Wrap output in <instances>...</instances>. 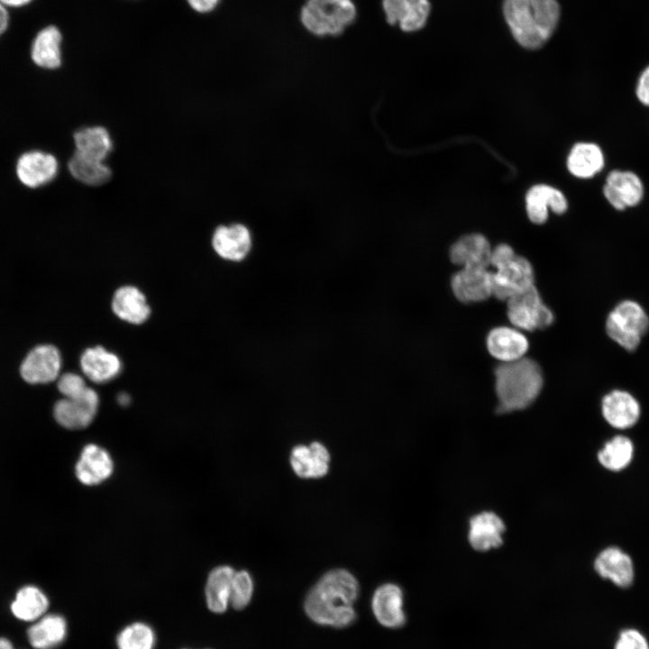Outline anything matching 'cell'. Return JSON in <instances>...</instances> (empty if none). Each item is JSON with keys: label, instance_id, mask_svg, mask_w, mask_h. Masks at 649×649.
I'll list each match as a JSON object with an SVG mask.
<instances>
[{"label": "cell", "instance_id": "cell-10", "mask_svg": "<svg viewBox=\"0 0 649 649\" xmlns=\"http://www.w3.org/2000/svg\"><path fill=\"white\" fill-rule=\"evenodd\" d=\"M59 163L55 156L41 151L23 153L16 162L15 172L25 187L36 188L50 182L58 173Z\"/></svg>", "mask_w": 649, "mask_h": 649}, {"label": "cell", "instance_id": "cell-42", "mask_svg": "<svg viewBox=\"0 0 649 649\" xmlns=\"http://www.w3.org/2000/svg\"><path fill=\"white\" fill-rule=\"evenodd\" d=\"M189 5L198 13H207L212 11L219 0H187Z\"/></svg>", "mask_w": 649, "mask_h": 649}, {"label": "cell", "instance_id": "cell-14", "mask_svg": "<svg viewBox=\"0 0 649 649\" xmlns=\"http://www.w3.org/2000/svg\"><path fill=\"white\" fill-rule=\"evenodd\" d=\"M594 569L601 578L620 588L631 586L635 579L632 558L617 546L603 549L594 561Z\"/></svg>", "mask_w": 649, "mask_h": 649}, {"label": "cell", "instance_id": "cell-34", "mask_svg": "<svg viewBox=\"0 0 649 649\" xmlns=\"http://www.w3.org/2000/svg\"><path fill=\"white\" fill-rule=\"evenodd\" d=\"M430 10L429 0H406L399 28L405 32L421 30L426 23Z\"/></svg>", "mask_w": 649, "mask_h": 649}, {"label": "cell", "instance_id": "cell-15", "mask_svg": "<svg viewBox=\"0 0 649 649\" xmlns=\"http://www.w3.org/2000/svg\"><path fill=\"white\" fill-rule=\"evenodd\" d=\"M403 591L394 583L379 586L371 599L372 612L378 622L388 628H398L406 623Z\"/></svg>", "mask_w": 649, "mask_h": 649}, {"label": "cell", "instance_id": "cell-24", "mask_svg": "<svg viewBox=\"0 0 649 649\" xmlns=\"http://www.w3.org/2000/svg\"><path fill=\"white\" fill-rule=\"evenodd\" d=\"M112 309L119 318L134 324H142L151 314L145 296L132 286H124L115 291Z\"/></svg>", "mask_w": 649, "mask_h": 649}, {"label": "cell", "instance_id": "cell-37", "mask_svg": "<svg viewBox=\"0 0 649 649\" xmlns=\"http://www.w3.org/2000/svg\"><path fill=\"white\" fill-rule=\"evenodd\" d=\"M58 389L64 398H76L88 388L84 379L76 373H65L58 378Z\"/></svg>", "mask_w": 649, "mask_h": 649}, {"label": "cell", "instance_id": "cell-7", "mask_svg": "<svg viewBox=\"0 0 649 649\" xmlns=\"http://www.w3.org/2000/svg\"><path fill=\"white\" fill-rule=\"evenodd\" d=\"M61 363L60 352L54 345H37L23 360L20 375L29 384H47L59 377Z\"/></svg>", "mask_w": 649, "mask_h": 649}, {"label": "cell", "instance_id": "cell-5", "mask_svg": "<svg viewBox=\"0 0 649 649\" xmlns=\"http://www.w3.org/2000/svg\"><path fill=\"white\" fill-rule=\"evenodd\" d=\"M507 316L512 324L527 331L545 328L553 321L552 311L543 304L534 285L507 300Z\"/></svg>", "mask_w": 649, "mask_h": 649}, {"label": "cell", "instance_id": "cell-47", "mask_svg": "<svg viewBox=\"0 0 649 649\" xmlns=\"http://www.w3.org/2000/svg\"><path fill=\"white\" fill-rule=\"evenodd\" d=\"M183 649H187V648H183Z\"/></svg>", "mask_w": 649, "mask_h": 649}, {"label": "cell", "instance_id": "cell-26", "mask_svg": "<svg viewBox=\"0 0 649 649\" xmlns=\"http://www.w3.org/2000/svg\"><path fill=\"white\" fill-rule=\"evenodd\" d=\"M61 33L50 25L38 32L32 45L31 56L33 62L43 69H54L61 64Z\"/></svg>", "mask_w": 649, "mask_h": 649}, {"label": "cell", "instance_id": "cell-21", "mask_svg": "<svg viewBox=\"0 0 649 649\" xmlns=\"http://www.w3.org/2000/svg\"><path fill=\"white\" fill-rule=\"evenodd\" d=\"M566 165L572 176L582 179L590 178L603 169L605 155L594 142H578L571 149Z\"/></svg>", "mask_w": 649, "mask_h": 649}, {"label": "cell", "instance_id": "cell-44", "mask_svg": "<svg viewBox=\"0 0 649 649\" xmlns=\"http://www.w3.org/2000/svg\"><path fill=\"white\" fill-rule=\"evenodd\" d=\"M32 0H0V3L5 6L18 7L24 5Z\"/></svg>", "mask_w": 649, "mask_h": 649}, {"label": "cell", "instance_id": "cell-40", "mask_svg": "<svg viewBox=\"0 0 649 649\" xmlns=\"http://www.w3.org/2000/svg\"><path fill=\"white\" fill-rule=\"evenodd\" d=\"M516 256L511 246L506 243L497 245L491 250L490 265L496 269L508 262Z\"/></svg>", "mask_w": 649, "mask_h": 649}, {"label": "cell", "instance_id": "cell-13", "mask_svg": "<svg viewBox=\"0 0 649 649\" xmlns=\"http://www.w3.org/2000/svg\"><path fill=\"white\" fill-rule=\"evenodd\" d=\"M212 246L221 258L230 261H241L251 250V235L249 229L242 224L220 225L214 232Z\"/></svg>", "mask_w": 649, "mask_h": 649}, {"label": "cell", "instance_id": "cell-6", "mask_svg": "<svg viewBox=\"0 0 649 649\" xmlns=\"http://www.w3.org/2000/svg\"><path fill=\"white\" fill-rule=\"evenodd\" d=\"M602 192L614 209L624 211L643 201L644 187L641 178L634 171L613 169L606 177Z\"/></svg>", "mask_w": 649, "mask_h": 649}, {"label": "cell", "instance_id": "cell-19", "mask_svg": "<svg viewBox=\"0 0 649 649\" xmlns=\"http://www.w3.org/2000/svg\"><path fill=\"white\" fill-rule=\"evenodd\" d=\"M330 455L327 449L318 442L309 446L297 445L290 454V463L296 474L301 478H319L329 469Z\"/></svg>", "mask_w": 649, "mask_h": 649}, {"label": "cell", "instance_id": "cell-39", "mask_svg": "<svg viewBox=\"0 0 649 649\" xmlns=\"http://www.w3.org/2000/svg\"><path fill=\"white\" fill-rule=\"evenodd\" d=\"M406 0H382V10L387 23L390 25H398L404 14Z\"/></svg>", "mask_w": 649, "mask_h": 649}, {"label": "cell", "instance_id": "cell-41", "mask_svg": "<svg viewBox=\"0 0 649 649\" xmlns=\"http://www.w3.org/2000/svg\"><path fill=\"white\" fill-rule=\"evenodd\" d=\"M635 96L643 105L649 107V65L643 69L637 78Z\"/></svg>", "mask_w": 649, "mask_h": 649}, {"label": "cell", "instance_id": "cell-2", "mask_svg": "<svg viewBox=\"0 0 649 649\" xmlns=\"http://www.w3.org/2000/svg\"><path fill=\"white\" fill-rule=\"evenodd\" d=\"M503 14L515 40L524 48L542 47L560 18L556 0H504Z\"/></svg>", "mask_w": 649, "mask_h": 649}, {"label": "cell", "instance_id": "cell-9", "mask_svg": "<svg viewBox=\"0 0 649 649\" xmlns=\"http://www.w3.org/2000/svg\"><path fill=\"white\" fill-rule=\"evenodd\" d=\"M534 285V271L530 262L516 255L491 273L492 295L501 300H508L523 289Z\"/></svg>", "mask_w": 649, "mask_h": 649}, {"label": "cell", "instance_id": "cell-32", "mask_svg": "<svg viewBox=\"0 0 649 649\" xmlns=\"http://www.w3.org/2000/svg\"><path fill=\"white\" fill-rule=\"evenodd\" d=\"M608 315L624 329L641 337L649 330V317L644 307L635 300L619 302Z\"/></svg>", "mask_w": 649, "mask_h": 649}, {"label": "cell", "instance_id": "cell-31", "mask_svg": "<svg viewBox=\"0 0 649 649\" xmlns=\"http://www.w3.org/2000/svg\"><path fill=\"white\" fill-rule=\"evenodd\" d=\"M48 607V598L41 590L34 586H25L17 592L11 609L17 618L32 621L42 616Z\"/></svg>", "mask_w": 649, "mask_h": 649}, {"label": "cell", "instance_id": "cell-46", "mask_svg": "<svg viewBox=\"0 0 649 649\" xmlns=\"http://www.w3.org/2000/svg\"><path fill=\"white\" fill-rule=\"evenodd\" d=\"M118 402L123 406L127 405L130 402V398L125 394H122L118 398Z\"/></svg>", "mask_w": 649, "mask_h": 649}, {"label": "cell", "instance_id": "cell-16", "mask_svg": "<svg viewBox=\"0 0 649 649\" xmlns=\"http://www.w3.org/2000/svg\"><path fill=\"white\" fill-rule=\"evenodd\" d=\"M526 209L532 223L542 224L548 218L549 209L562 215L568 209V202L561 190L549 185L537 184L530 187L526 195Z\"/></svg>", "mask_w": 649, "mask_h": 649}, {"label": "cell", "instance_id": "cell-29", "mask_svg": "<svg viewBox=\"0 0 649 649\" xmlns=\"http://www.w3.org/2000/svg\"><path fill=\"white\" fill-rule=\"evenodd\" d=\"M635 453L632 440L622 434L613 436L598 452V461L608 471L617 472L631 463Z\"/></svg>", "mask_w": 649, "mask_h": 649}, {"label": "cell", "instance_id": "cell-36", "mask_svg": "<svg viewBox=\"0 0 649 649\" xmlns=\"http://www.w3.org/2000/svg\"><path fill=\"white\" fill-rule=\"evenodd\" d=\"M606 332L609 338L628 352L637 349L642 337L619 326L611 317L606 319Z\"/></svg>", "mask_w": 649, "mask_h": 649}, {"label": "cell", "instance_id": "cell-4", "mask_svg": "<svg viewBox=\"0 0 649 649\" xmlns=\"http://www.w3.org/2000/svg\"><path fill=\"white\" fill-rule=\"evenodd\" d=\"M356 16L352 0H306L299 14L304 28L319 37L341 35Z\"/></svg>", "mask_w": 649, "mask_h": 649}, {"label": "cell", "instance_id": "cell-33", "mask_svg": "<svg viewBox=\"0 0 649 649\" xmlns=\"http://www.w3.org/2000/svg\"><path fill=\"white\" fill-rule=\"evenodd\" d=\"M156 635L144 622H133L124 626L116 636L117 649H154Z\"/></svg>", "mask_w": 649, "mask_h": 649}, {"label": "cell", "instance_id": "cell-43", "mask_svg": "<svg viewBox=\"0 0 649 649\" xmlns=\"http://www.w3.org/2000/svg\"><path fill=\"white\" fill-rule=\"evenodd\" d=\"M8 13L5 5L0 3V35L6 30L8 26Z\"/></svg>", "mask_w": 649, "mask_h": 649}, {"label": "cell", "instance_id": "cell-12", "mask_svg": "<svg viewBox=\"0 0 649 649\" xmlns=\"http://www.w3.org/2000/svg\"><path fill=\"white\" fill-rule=\"evenodd\" d=\"M451 287L461 302L485 300L492 295L491 272L482 267H462L452 277Z\"/></svg>", "mask_w": 649, "mask_h": 649}, {"label": "cell", "instance_id": "cell-22", "mask_svg": "<svg viewBox=\"0 0 649 649\" xmlns=\"http://www.w3.org/2000/svg\"><path fill=\"white\" fill-rule=\"evenodd\" d=\"M80 366L84 374L96 383L113 379L122 367L119 358L102 346L87 349L80 357Z\"/></svg>", "mask_w": 649, "mask_h": 649}, {"label": "cell", "instance_id": "cell-1", "mask_svg": "<svg viewBox=\"0 0 649 649\" xmlns=\"http://www.w3.org/2000/svg\"><path fill=\"white\" fill-rule=\"evenodd\" d=\"M359 591V583L350 571L332 570L322 576L306 595L305 612L318 625L347 627L356 619L352 605Z\"/></svg>", "mask_w": 649, "mask_h": 649}, {"label": "cell", "instance_id": "cell-25", "mask_svg": "<svg viewBox=\"0 0 649 649\" xmlns=\"http://www.w3.org/2000/svg\"><path fill=\"white\" fill-rule=\"evenodd\" d=\"M234 570L227 565L218 566L211 571L205 588L206 603L208 609L216 614L226 611L230 606L232 580Z\"/></svg>", "mask_w": 649, "mask_h": 649}, {"label": "cell", "instance_id": "cell-35", "mask_svg": "<svg viewBox=\"0 0 649 649\" xmlns=\"http://www.w3.org/2000/svg\"><path fill=\"white\" fill-rule=\"evenodd\" d=\"M253 593V582L250 573L244 570L235 571L232 580L230 606L241 610L248 606Z\"/></svg>", "mask_w": 649, "mask_h": 649}, {"label": "cell", "instance_id": "cell-38", "mask_svg": "<svg viewBox=\"0 0 649 649\" xmlns=\"http://www.w3.org/2000/svg\"><path fill=\"white\" fill-rule=\"evenodd\" d=\"M615 649H649V644L639 631L626 629L620 633Z\"/></svg>", "mask_w": 649, "mask_h": 649}, {"label": "cell", "instance_id": "cell-45", "mask_svg": "<svg viewBox=\"0 0 649 649\" xmlns=\"http://www.w3.org/2000/svg\"><path fill=\"white\" fill-rule=\"evenodd\" d=\"M0 649H14L9 640L0 638Z\"/></svg>", "mask_w": 649, "mask_h": 649}, {"label": "cell", "instance_id": "cell-28", "mask_svg": "<svg viewBox=\"0 0 649 649\" xmlns=\"http://www.w3.org/2000/svg\"><path fill=\"white\" fill-rule=\"evenodd\" d=\"M76 152L104 161L112 151L113 142L109 132L103 126H89L74 133Z\"/></svg>", "mask_w": 649, "mask_h": 649}, {"label": "cell", "instance_id": "cell-27", "mask_svg": "<svg viewBox=\"0 0 649 649\" xmlns=\"http://www.w3.org/2000/svg\"><path fill=\"white\" fill-rule=\"evenodd\" d=\"M67 623L57 614L44 616L28 629V639L36 649H54L66 638Z\"/></svg>", "mask_w": 649, "mask_h": 649}, {"label": "cell", "instance_id": "cell-18", "mask_svg": "<svg viewBox=\"0 0 649 649\" xmlns=\"http://www.w3.org/2000/svg\"><path fill=\"white\" fill-rule=\"evenodd\" d=\"M491 248L487 238L480 233L462 236L450 248V259L462 267L488 268Z\"/></svg>", "mask_w": 649, "mask_h": 649}, {"label": "cell", "instance_id": "cell-11", "mask_svg": "<svg viewBox=\"0 0 649 649\" xmlns=\"http://www.w3.org/2000/svg\"><path fill=\"white\" fill-rule=\"evenodd\" d=\"M601 413L610 426L626 430L633 427L640 419L641 406L630 392L613 389L603 397Z\"/></svg>", "mask_w": 649, "mask_h": 649}, {"label": "cell", "instance_id": "cell-23", "mask_svg": "<svg viewBox=\"0 0 649 649\" xmlns=\"http://www.w3.org/2000/svg\"><path fill=\"white\" fill-rule=\"evenodd\" d=\"M505 526L502 520L492 512H483L470 521L469 541L478 551H487L498 547L502 544Z\"/></svg>", "mask_w": 649, "mask_h": 649}, {"label": "cell", "instance_id": "cell-20", "mask_svg": "<svg viewBox=\"0 0 649 649\" xmlns=\"http://www.w3.org/2000/svg\"><path fill=\"white\" fill-rule=\"evenodd\" d=\"M487 348L493 357L507 362L523 358L528 349V342L519 331L500 326L489 333Z\"/></svg>", "mask_w": 649, "mask_h": 649}, {"label": "cell", "instance_id": "cell-8", "mask_svg": "<svg viewBox=\"0 0 649 649\" xmlns=\"http://www.w3.org/2000/svg\"><path fill=\"white\" fill-rule=\"evenodd\" d=\"M98 406V395L94 389L87 388L78 397L64 398L57 401L53 407V416L61 426L70 430H78L92 423L97 413Z\"/></svg>", "mask_w": 649, "mask_h": 649}, {"label": "cell", "instance_id": "cell-17", "mask_svg": "<svg viewBox=\"0 0 649 649\" xmlns=\"http://www.w3.org/2000/svg\"><path fill=\"white\" fill-rule=\"evenodd\" d=\"M114 471V462L108 452L94 443L86 445L75 467L78 480L93 486L107 480Z\"/></svg>", "mask_w": 649, "mask_h": 649}, {"label": "cell", "instance_id": "cell-3", "mask_svg": "<svg viewBox=\"0 0 649 649\" xmlns=\"http://www.w3.org/2000/svg\"><path fill=\"white\" fill-rule=\"evenodd\" d=\"M495 379L500 412L526 408L535 401L543 386L539 365L525 358L499 364L495 369Z\"/></svg>", "mask_w": 649, "mask_h": 649}, {"label": "cell", "instance_id": "cell-30", "mask_svg": "<svg viewBox=\"0 0 649 649\" xmlns=\"http://www.w3.org/2000/svg\"><path fill=\"white\" fill-rule=\"evenodd\" d=\"M68 168L77 180L88 186L103 185L112 176L110 168L104 161L86 157L76 151L70 158Z\"/></svg>", "mask_w": 649, "mask_h": 649}]
</instances>
